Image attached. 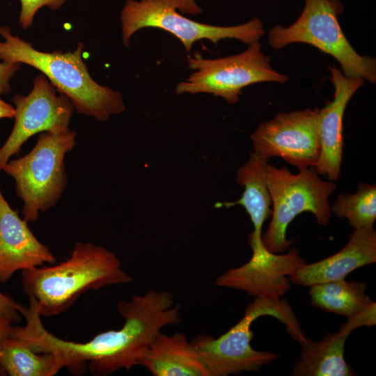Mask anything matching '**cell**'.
I'll list each match as a JSON object with an SVG mask.
<instances>
[{
    "label": "cell",
    "instance_id": "ba28073f",
    "mask_svg": "<svg viewBox=\"0 0 376 376\" xmlns=\"http://www.w3.org/2000/svg\"><path fill=\"white\" fill-rule=\"evenodd\" d=\"M194 72L177 84L175 93H210L229 104L240 100L242 90L253 84H283L288 77L274 70L270 58L261 49L259 41L249 45L242 53L223 58H204L196 52L187 59Z\"/></svg>",
    "mask_w": 376,
    "mask_h": 376
},
{
    "label": "cell",
    "instance_id": "9c48e42d",
    "mask_svg": "<svg viewBox=\"0 0 376 376\" xmlns=\"http://www.w3.org/2000/svg\"><path fill=\"white\" fill-rule=\"evenodd\" d=\"M122 40L128 47L131 37L144 28H157L177 38L187 52L198 40L217 45L222 39H235L250 45L265 34L262 22L254 18L244 24L221 26L196 22L178 12L174 0H126L120 13Z\"/></svg>",
    "mask_w": 376,
    "mask_h": 376
},
{
    "label": "cell",
    "instance_id": "8fae6325",
    "mask_svg": "<svg viewBox=\"0 0 376 376\" xmlns=\"http://www.w3.org/2000/svg\"><path fill=\"white\" fill-rule=\"evenodd\" d=\"M33 83V88L27 95H16L13 97L15 124L0 148V171L34 134L70 130L74 110L70 100L61 93L58 95L56 88L43 75L36 77Z\"/></svg>",
    "mask_w": 376,
    "mask_h": 376
},
{
    "label": "cell",
    "instance_id": "9a60e30c",
    "mask_svg": "<svg viewBox=\"0 0 376 376\" xmlns=\"http://www.w3.org/2000/svg\"><path fill=\"white\" fill-rule=\"evenodd\" d=\"M376 262V231L373 228L354 229L346 245L335 254L310 264H304L291 276L301 286L345 279L352 271Z\"/></svg>",
    "mask_w": 376,
    "mask_h": 376
},
{
    "label": "cell",
    "instance_id": "44dd1931",
    "mask_svg": "<svg viewBox=\"0 0 376 376\" xmlns=\"http://www.w3.org/2000/svg\"><path fill=\"white\" fill-rule=\"evenodd\" d=\"M331 212L338 218L347 219L354 229L371 228L376 219V185L361 182L353 194H339Z\"/></svg>",
    "mask_w": 376,
    "mask_h": 376
},
{
    "label": "cell",
    "instance_id": "4316f807",
    "mask_svg": "<svg viewBox=\"0 0 376 376\" xmlns=\"http://www.w3.org/2000/svg\"><path fill=\"white\" fill-rule=\"evenodd\" d=\"M15 321L10 317L0 314V345L2 341L9 336L13 331V322Z\"/></svg>",
    "mask_w": 376,
    "mask_h": 376
},
{
    "label": "cell",
    "instance_id": "7402d4cb",
    "mask_svg": "<svg viewBox=\"0 0 376 376\" xmlns=\"http://www.w3.org/2000/svg\"><path fill=\"white\" fill-rule=\"evenodd\" d=\"M68 0H20L21 10L19 22L23 29L31 26L38 10L43 6L52 10L59 8Z\"/></svg>",
    "mask_w": 376,
    "mask_h": 376
},
{
    "label": "cell",
    "instance_id": "30bf717a",
    "mask_svg": "<svg viewBox=\"0 0 376 376\" xmlns=\"http://www.w3.org/2000/svg\"><path fill=\"white\" fill-rule=\"evenodd\" d=\"M250 138L253 152L264 159L279 157L299 171L315 166L321 152L318 109L279 113L260 124Z\"/></svg>",
    "mask_w": 376,
    "mask_h": 376
},
{
    "label": "cell",
    "instance_id": "7c38bea8",
    "mask_svg": "<svg viewBox=\"0 0 376 376\" xmlns=\"http://www.w3.org/2000/svg\"><path fill=\"white\" fill-rule=\"evenodd\" d=\"M251 249L253 254L248 262L224 272L215 284L253 297L281 299L291 288L290 276L306 263L305 260L295 247L284 254L274 253L264 244Z\"/></svg>",
    "mask_w": 376,
    "mask_h": 376
},
{
    "label": "cell",
    "instance_id": "5bb4252c",
    "mask_svg": "<svg viewBox=\"0 0 376 376\" xmlns=\"http://www.w3.org/2000/svg\"><path fill=\"white\" fill-rule=\"evenodd\" d=\"M27 221L12 209L0 189V283L19 270L53 264L54 255L41 243Z\"/></svg>",
    "mask_w": 376,
    "mask_h": 376
},
{
    "label": "cell",
    "instance_id": "484cf974",
    "mask_svg": "<svg viewBox=\"0 0 376 376\" xmlns=\"http://www.w3.org/2000/svg\"><path fill=\"white\" fill-rule=\"evenodd\" d=\"M178 10L185 15H198L202 12L201 8L194 0H174Z\"/></svg>",
    "mask_w": 376,
    "mask_h": 376
},
{
    "label": "cell",
    "instance_id": "3957f363",
    "mask_svg": "<svg viewBox=\"0 0 376 376\" xmlns=\"http://www.w3.org/2000/svg\"><path fill=\"white\" fill-rule=\"evenodd\" d=\"M0 60L24 63L40 71L60 93L65 95L79 113L100 122L125 111L119 91L95 82L82 59L84 45L79 42L74 52H40L16 36L10 27L0 26Z\"/></svg>",
    "mask_w": 376,
    "mask_h": 376
},
{
    "label": "cell",
    "instance_id": "6da1fadb",
    "mask_svg": "<svg viewBox=\"0 0 376 376\" xmlns=\"http://www.w3.org/2000/svg\"><path fill=\"white\" fill-rule=\"evenodd\" d=\"M180 308L171 292L150 289L118 302V311L125 320L120 329L100 333L85 343L63 340L45 331L38 348L52 354L62 368L74 375L83 374L87 367L95 376L130 370L139 365L164 327L181 322Z\"/></svg>",
    "mask_w": 376,
    "mask_h": 376
},
{
    "label": "cell",
    "instance_id": "4fadbf2b",
    "mask_svg": "<svg viewBox=\"0 0 376 376\" xmlns=\"http://www.w3.org/2000/svg\"><path fill=\"white\" fill-rule=\"evenodd\" d=\"M334 88V99L318 109V132L321 152L315 166L320 175L335 182L340 177L343 149V120L346 107L364 84L361 78L345 76L336 66L329 67Z\"/></svg>",
    "mask_w": 376,
    "mask_h": 376
},
{
    "label": "cell",
    "instance_id": "52a82bcc",
    "mask_svg": "<svg viewBox=\"0 0 376 376\" xmlns=\"http://www.w3.org/2000/svg\"><path fill=\"white\" fill-rule=\"evenodd\" d=\"M343 10L338 0H305L300 16L292 24H279L270 29L269 44L274 49L295 42L311 45L336 58L345 76L375 84L376 61L359 54L347 40L338 20Z\"/></svg>",
    "mask_w": 376,
    "mask_h": 376
},
{
    "label": "cell",
    "instance_id": "ffe728a7",
    "mask_svg": "<svg viewBox=\"0 0 376 376\" xmlns=\"http://www.w3.org/2000/svg\"><path fill=\"white\" fill-rule=\"evenodd\" d=\"M61 368L51 353L38 352L24 340L10 335L0 345V375L54 376Z\"/></svg>",
    "mask_w": 376,
    "mask_h": 376
},
{
    "label": "cell",
    "instance_id": "ac0fdd59",
    "mask_svg": "<svg viewBox=\"0 0 376 376\" xmlns=\"http://www.w3.org/2000/svg\"><path fill=\"white\" fill-rule=\"evenodd\" d=\"M351 332L340 327L319 341L306 338L300 343L301 353L295 362L293 376H352L356 373L345 357V341Z\"/></svg>",
    "mask_w": 376,
    "mask_h": 376
},
{
    "label": "cell",
    "instance_id": "603a6c76",
    "mask_svg": "<svg viewBox=\"0 0 376 376\" xmlns=\"http://www.w3.org/2000/svg\"><path fill=\"white\" fill-rule=\"evenodd\" d=\"M376 323V303L374 302L365 310L347 318V321L340 324V327L343 328L351 333L356 329L366 326L372 327Z\"/></svg>",
    "mask_w": 376,
    "mask_h": 376
},
{
    "label": "cell",
    "instance_id": "7a4b0ae2",
    "mask_svg": "<svg viewBox=\"0 0 376 376\" xmlns=\"http://www.w3.org/2000/svg\"><path fill=\"white\" fill-rule=\"evenodd\" d=\"M132 281L113 252L102 246L77 242L66 260L23 270L22 285L39 315L49 318L68 310L88 290Z\"/></svg>",
    "mask_w": 376,
    "mask_h": 376
},
{
    "label": "cell",
    "instance_id": "e0dca14e",
    "mask_svg": "<svg viewBox=\"0 0 376 376\" xmlns=\"http://www.w3.org/2000/svg\"><path fill=\"white\" fill-rule=\"evenodd\" d=\"M268 160L255 152L250 154L248 160L237 171V182L244 187L241 198L233 202L217 203L216 207H230L242 205L249 215L253 230L249 235V245H258L262 242V228L264 222L271 217L272 201L265 178Z\"/></svg>",
    "mask_w": 376,
    "mask_h": 376
},
{
    "label": "cell",
    "instance_id": "277c9868",
    "mask_svg": "<svg viewBox=\"0 0 376 376\" xmlns=\"http://www.w3.org/2000/svg\"><path fill=\"white\" fill-rule=\"evenodd\" d=\"M264 315L279 320L299 343L305 340L306 336L286 300L254 297L253 302L247 305L243 317L227 332L217 338L201 334L191 340L209 376L257 372L279 357L274 352L256 350L251 346L253 333L251 326Z\"/></svg>",
    "mask_w": 376,
    "mask_h": 376
},
{
    "label": "cell",
    "instance_id": "d4e9b609",
    "mask_svg": "<svg viewBox=\"0 0 376 376\" xmlns=\"http://www.w3.org/2000/svg\"><path fill=\"white\" fill-rule=\"evenodd\" d=\"M17 304L8 296L0 292V314L11 318L15 322L20 319Z\"/></svg>",
    "mask_w": 376,
    "mask_h": 376
},
{
    "label": "cell",
    "instance_id": "2e32d148",
    "mask_svg": "<svg viewBox=\"0 0 376 376\" xmlns=\"http://www.w3.org/2000/svg\"><path fill=\"white\" fill-rule=\"evenodd\" d=\"M139 365L154 376H209L191 341L183 333L168 335L160 331Z\"/></svg>",
    "mask_w": 376,
    "mask_h": 376
},
{
    "label": "cell",
    "instance_id": "8992f818",
    "mask_svg": "<svg viewBox=\"0 0 376 376\" xmlns=\"http://www.w3.org/2000/svg\"><path fill=\"white\" fill-rule=\"evenodd\" d=\"M265 178L273 206L272 219L262 234L267 250L279 253L289 248L294 240L287 239V228L302 212L312 213L322 226L329 224V197L336 189V184L323 180L315 166L292 174L285 166L278 169L268 163Z\"/></svg>",
    "mask_w": 376,
    "mask_h": 376
},
{
    "label": "cell",
    "instance_id": "d6986e66",
    "mask_svg": "<svg viewBox=\"0 0 376 376\" xmlns=\"http://www.w3.org/2000/svg\"><path fill=\"white\" fill-rule=\"evenodd\" d=\"M309 287L308 294L313 306L347 318L375 302L366 295L367 286L361 282L347 281L343 279Z\"/></svg>",
    "mask_w": 376,
    "mask_h": 376
},
{
    "label": "cell",
    "instance_id": "83f0119b",
    "mask_svg": "<svg viewBox=\"0 0 376 376\" xmlns=\"http://www.w3.org/2000/svg\"><path fill=\"white\" fill-rule=\"evenodd\" d=\"M14 113L15 107L0 97V118H13Z\"/></svg>",
    "mask_w": 376,
    "mask_h": 376
},
{
    "label": "cell",
    "instance_id": "cb8c5ba5",
    "mask_svg": "<svg viewBox=\"0 0 376 376\" xmlns=\"http://www.w3.org/2000/svg\"><path fill=\"white\" fill-rule=\"evenodd\" d=\"M19 63L5 61L0 63V95L8 93L10 89V81L20 68Z\"/></svg>",
    "mask_w": 376,
    "mask_h": 376
},
{
    "label": "cell",
    "instance_id": "5b68a950",
    "mask_svg": "<svg viewBox=\"0 0 376 376\" xmlns=\"http://www.w3.org/2000/svg\"><path fill=\"white\" fill-rule=\"evenodd\" d=\"M76 144V132H42L32 150L9 160L3 171L15 182L23 202L22 218L36 221L40 213L54 206L67 185L65 157Z\"/></svg>",
    "mask_w": 376,
    "mask_h": 376
}]
</instances>
